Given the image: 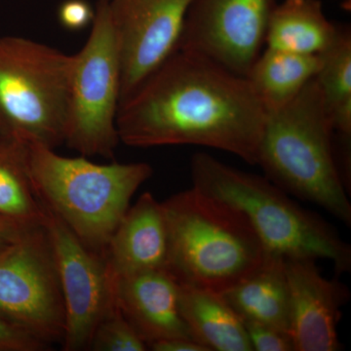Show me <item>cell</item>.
<instances>
[{"label":"cell","mask_w":351,"mask_h":351,"mask_svg":"<svg viewBox=\"0 0 351 351\" xmlns=\"http://www.w3.org/2000/svg\"><path fill=\"white\" fill-rule=\"evenodd\" d=\"M265 119L246 77L177 50L119 106L117 128L129 147L201 145L257 165Z\"/></svg>","instance_id":"6da1fadb"},{"label":"cell","mask_w":351,"mask_h":351,"mask_svg":"<svg viewBox=\"0 0 351 351\" xmlns=\"http://www.w3.org/2000/svg\"><path fill=\"white\" fill-rule=\"evenodd\" d=\"M334 134L331 112L313 78L287 105L267 112L257 165L288 195L350 226V191L337 160Z\"/></svg>","instance_id":"7a4b0ae2"},{"label":"cell","mask_w":351,"mask_h":351,"mask_svg":"<svg viewBox=\"0 0 351 351\" xmlns=\"http://www.w3.org/2000/svg\"><path fill=\"white\" fill-rule=\"evenodd\" d=\"M166 270L181 285L226 292L260 267L269 251L237 208L193 188L162 202Z\"/></svg>","instance_id":"3957f363"},{"label":"cell","mask_w":351,"mask_h":351,"mask_svg":"<svg viewBox=\"0 0 351 351\" xmlns=\"http://www.w3.org/2000/svg\"><path fill=\"white\" fill-rule=\"evenodd\" d=\"M191 174L195 189L240 210L269 252L284 258H323L338 274L350 271L351 247L336 228L267 178L205 152L191 157Z\"/></svg>","instance_id":"277c9868"},{"label":"cell","mask_w":351,"mask_h":351,"mask_svg":"<svg viewBox=\"0 0 351 351\" xmlns=\"http://www.w3.org/2000/svg\"><path fill=\"white\" fill-rule=\"evenodd\" d=\"M25 144L32 184L44 206L88 248L105 255L132 197L152 177V166L97 164L85 156H60L38 143Z\"/></svg>","instance_id":"5b68a950"},{"label":"cell","mask_w":351,"mask_h":351,"mask_svg":"<svg viewBox=\"0 0 351 351\" xmlns=\"http://www.w3.org/2000/svg\"><path fill=\"white\" fill-rule=\"evenodd\" d=\"M73 55L0 38V135L55 149L64 144Z\"/></svg>","instance_id":"8992f818"},{"label":"cell","mask_w":351,"mask_h":351,"mask_svg":"<svg viewBox=\"0 0 351 351\" xmlns=\"http://www.w3.org/2000/svg\"><path fill=\"white\" fill-rule=\"evenodd\" d=\"M120 90L121 66L110 0H98L89 38L73 55L64 144L82 156L113 158L120 142Z\"/></svg>","instance_id":"52a82bcc"},{"label":"cell","mask_w":351,"mask_h":351,"mask_svg":"<svg viewBox=\"0 0 351 351\" xmlns=\"http://www.w3.org/2000/svg\"><path fill=\"white\" fill-rule=\"evenodd\" d=\"M0 319L47 346L62 343L66 327L56 258L43 223L0 252Z\"/></svg>","instance_id":"ba28073f"},{"label":"cell","mask_w":351,"mask_h":351,"mask_svg":"<svg viewBox=\"0 0 351 351\" xmlns=\"http://www.w3.org/2000/svg\"><path fill=\"white\" fill-rule=\"evenodd\" d=\"M44 209L43 225L54 250L66 313L62 346L64 351L87 350L114 300L117 278L105 255L88 248L61 219Z\"/></svg>","instance_id":"9c48e42d"},{"label":"cell","mask_w":351,"mask_h":351,"mask_svg":"<svg viewBox=\"0 0 351 351\" xmlns=\"http://www.w3.org/2000/svg\"><path fill=\"white\" fill-rule=\"evenodd\" d=\"M277 0H193L179 49L247 77L265 45Z\"/></svg>","instance_id":"30bf717a"},{"label":"cell","mask_w":351,"mask_h":351,"mask_svg":"<svg viewBox=\"0 0 351 351\" xmlns=\"http://www.w3.org/2000/svg\"><path fill=\"white\" fill-rule=\"evenodd\" d=\"M193 0H110L120 66L119 106L179 49Z\"/></svg>","instance_id":"8fae6325"},{"label":"cell","mask_w":351,"mask_h":351,"mask_svg":"<svg viewBox=\"0 0 351 351\" xmlns=\"http://www.w3.org/2000/svg\"><path fill=\"white\" fill-rule=\"evenodd\" d=\"M315 258H285L290 289V335L295 351L343 350L338 336L341 309L350 292L322 276Z\"/></svg>","instance_id":"7c38bea8"},{"label":"cell","mask_w":351,"mask_h":351,"mask_svg":"<svg viewBox=\"0 0 351 351\" xmlns=\"http://www.w3.org/2000/svg\"><path fill=\"white\" fill-rule=\"evenodd\" d=\"M115 295L122 313L147 348L165 339L196 341L180 309V283L168 270H149L117 278Z\"/></svg>","instance_id":"4fadbf2b"},{"label":"cell","mask_w":351,"mask_h":351,"mask_svg":"<svg viewBox=\"0 0 351 351\" xmlns=\"http://www.w3.org/2000/svg\"><path fill=\"white\" fill-rule=\"evenodd\" d=\"M167 253L162 202L145 193L129 207L108 242L105 253L108 269L117 278L166 269Z\"/></svg>","instance_id":"5bb4252c"},{"label":"cell","mask_w":351,"mask_h":351,"mask_svg":"<svg viewBox=\"0 0 351 351\" xmlns=\"http://www.w3.org/2000/svg\"><path fill=\"white\" fill-rule=\"evenodd\" d=\"M221 295L242 320L290 334V289L283 256L269 252L260 267Z\"/></svg>","instance_id":"9a60e30c"},{"label":"cell","mask_w":351,"mask_h":351,"mask_svg":"<svg viewBox=\"0 0 351 351\" xmlns=\"http://www.w3.org/2000/svg\"><path fill=\"white\" fill-rule=\"evenodd\" d=\"M339 25L328 20L320 0H283L272 11L265 46L302 55H320L331 45Z\"/></svg>","instance_id":"2e32d148"},{"label":"cell","mask_w":351,"mask_h":351,"mask_svg":"<svg viewBox=\"0 0 351 351\" xmlns=\"http://www.w3.org/2000/svg\"><path fill=\"white\" fill-rule=\"evenodd\" d=\"M180 309L196 341L210 351H252L243 321L221 294L180 284Z\"/></svg>","instance_id":"e0dca14e"},{"label":"cell","mask_w":351,"mask_h":351,"mask_svg":"<svg viewBox=\"0 0 351 351\" xmlns=\"http://www.w3.org/2000/svg\"><path fill=\"white\" fill-rule=\"evenodd\" d=\"M319 55L265 48L247 75L267 112L287 105L319 71Z\"/></svg>","instance_id":"ac0fdd59"},{"label":"cell","mask_w":351,"mask_h":351,"mask_svg":"<svg viewBox=\"0 0 351 351\" xmlns=\"http://www.w3.org/2000/svg\"><path fill=\"white\" fill-rule=\"evenodd\" d=\"M0 216L23 226L43 223L45 209L32 184L27 144L0 136Z\"/></svg>","instance_id":"d6986e66"},{"label":"cell","mask_w":351,"mask_h":351,"mask_svg":"<svg viewBox=\"0 0 351 351\" xmlns=\"http://www.w3.org/2000/svg\"><path fill=\"white\" fill-rule=\"evenodd\" d=\"M321 58L315 76L334 122L335 132L345 145L346 156L351 138V32L339 25L338 34Z\"/></svg>","instance_id":"ffe728a7"},{"label":"cell","mask_w":351,"mask_h":351,"mask_svg":"<svg viewBox=\"0 0 351 351\" xmlns=\"http://www.w3.org/2000/svg\"><path fill=\"white\" fill-rule=\"evenodd\" d=\"M147 343L120 309L117 295L95 330L89 350L145 351Z\"/></svg>","instance_id":"44dd1931"},{"label":"cell","mask_w":351,"mask_h":351,"mask_svg":"<svg viewBox=\"0 0 351 351\" xmlns=\"http://www.w3.org/2000/svg\"><path fill=\"white\" fill-rule=\"evenodd\" d=\"M243 324L252 350L295 351L294 343L289 332L253 321H243Z\"/></svg>","instance_id":"7402d4cb"},{"label":"cell","mask_w":351,"mask_h":351,"mask_svg":"<svg viewBox=\"0 0 351 351\" xmlns=\"http://www.w3.org/2000/svg\"><path fill=\"white\" fill-rule=\"evenodd\" d=\"M48 348L20 327L0 319V351H43Z\"/></svg>","instance_id":"603a6c76"},{"label":"cell","mask_w":351,"mask_h":351,"mask_svg":"<svg viewBox=\"0 0 351 351\" xmlns=\"http://www.w3.org/2000/svg\"><path fill=\"white\" fill-rule=\"evenodd\" d=\"M58 16L64 29L80 31L92 24L95 10L86 0H66L60 6Z\"/></svg>","instance_id":"cb8c5ba5"},{"label":"cell","mask_w":351,"mask_h":351,"mask_svg":"<svg viewBox=\"0 0 351 351\" xmlns=\"http://www.w3.org/2000/svg\"><path fill=\"white\" fill-rule=\"evenodd\" d=\"M154 351H210L202 343L186 338H171L154 341L149 346Z\"/></svg>","instance_id":"d4e9b609"},{"label":"cell","mask_w":351,"mask_h":351,"mask_svg":"<svg viewBox=\"0 0 351 351\" xmlns=\"http://www.w3.org/2000/svg\"><path fill=\"white\" fill-rule=\"evenodd\" d=\"M38 226V225H36ZM32 226H23L11 219L0 216V252L16 241L27 228Z\"/></svg>","instance_id":"484cf974"},{"label":"cell","mask_w":351,"mask_h":351,"mask_svg":"<svg viewBox=\"0 0 351 351\" xmlns=\"http://www.w3.org/2000/svg\"><path fill=\"white\" fill-rule=\"evenodd\" d=\"M0 136H1V135H0ZM2 137H3V136H2Z\"/></svg>","instance_id":"4316f807"}]
</instances>
